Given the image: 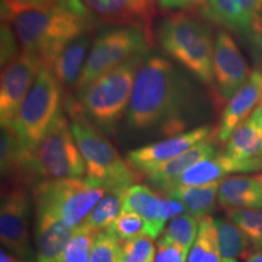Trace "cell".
<instances>
[{
	"label": "cell",
	"mask_w": 262,
	"mask_h": 262,
	"mask_svg": "<svg viewBox=\"0 0 262 262\" xmlns=\"http://www.w3.org/2000/svg\"><path fill=\"white\" fill-rule=\"evenodd\" d=\"M225 155L235 162L242 172L262 169V127L249 118L233 131L227 140Z\"/></svg>",
	"instance_id": "ac0fdd59"
},
{
	"label": "cell",
	"mask_w": 262,
	"mask_h": 262,
	"mask_svg": "<svg viewBox=\"0 0 262 262\" xmlns=\"http://www.w3.org/2000/svg\"><path fill=\"white\" fill-rule=\"evenodd\" d=\"M42 62L32 52L22 50L3 67L0 81V123L12 126L26 96L37 79Z\"/></svg>",
	"instance_id": "8fae6325"
},
{
	"label": "cell",
	"mask_w": 262,
	"mask_h": 262,
	"mask_svg": "<svg viewBox=\"0 0 262 262\" xmlns=\"http://www.w3.org/2000/svg\"><path fill=\"white\" fill-rule=\"evenodd\" d=\"M18 42L11 24L2 22V67H5L18 56L21 52L17 49Z\"/></svg>",
	"instance_id": "e575fe53"
},
{
	"label": "cell",
	"mask_w": 262,
	"mask_h": 262,
	"mask_svg": "<svg viewBox=\"0 0 262 262\" xmlns=\"http://www.w3.org/2000/svg\"><path fill=\"white\" fill-rule=\"evenodd\" d=\"M215 227L221 257L247 260L251 243L244 232L231 220L225 219H215Z\"/></svg>",
	"instance_id": "484cf974"
},
{
	"label": "cell",
	"mask_w": 262,
	"mask_h": 262,
	"mask_svg": "<svg viewBox=\"0 0 262 262\" xmlns=\"http://www.w3.org/2000/svg\"><path fill=\"white\" fill-rule=\"evenodd\" d=\"M24 183L6 182L0 202V241L5 250L26 258L31 255L28 232L29 198Z\"/></svg>",
	"instance_id": "30bf717a"
},
{
	"label": "cell",
	"mask_w": 262,
	"mask_h": 262,
	"mask_svg": "<svg viewBox=\"0 0 262 262\" xmlns=\"http://www.w3.org/2000/svg\"><path fill=\"white\" fill-rule=\"evenodd\" d=\"M199 225L201 220L188 212L175 216L164 228L159 242L176 244L186 251H191L192 245L198 235Z\"/></svg>",
	"instance_id": "83f0119b"
},
{
	"label": "cell",
	"mask_w": 262,
	"mask_h": 262,
	"mask_svg": "<svg viewBox=\"0 0 262 262\" xmlns=\"http://www.w3.org/2000/svg\"><path fill=\"white\" fill-rule=\"evenodd\" d=\"M10 24L22 50L34 54L45 64L67 42L89 33L95 16L83 0H58L19 12Z\"/></svg>",
	"instance_id": "7a4b0ae2"
},
{
	"label": "cell",
	"mask_w": 262,
	"mask_h": 262,
	"mask_svg": "<svg viewBox=\"0 0 262 262\" xmlns=\"http://www.w3.org/2000/svg\"><path fill=\"white\" fill-rule=\"evenodd\" d=\"M104 193L86 179H44L34 183L32 198L35 214H47L75 228L84 224Z\"/></svg>",
	"instance_id": "8992f818"
},
{
	"label": "cell",
	"mask_w": 262,
	"mask_h": 262,
	"mask_svg": "<svg viewBox=\"0 0 262 262\" xmlns=\"http://www.w3.org/2000/svg\"><path fill=\"white\" fill-rule=\"evenodd\" d=\"M153 41L142 29L131 26L103 28L95 37L83 73L77 85V93L124 62L139 55H147Z\"/></svg>",
	"instance_id": "ba28073f"
},
{
	"label": "cell",
	"mask_w": 262,
	"mask_h": 262,
	"mask_svg": "<svg viewBox=\"0 0 262 262\" xmlns=\"http://www.w3.org/2000/svg\"><path fill=\"white\" fill-rule=\"evenodd\" d=\"M255 178H256V180L258 182H260V185L262 186V172H260V173H257L256 176H255Z\"/></svg>",
	"instance_id": "7bdbcfd3"
},
{
	"label": "cell",
	"mask_w": 262,
	"mask_h": 262,
	"mask_svg": "<svg viewBox=\"0 0 262 262\" xmlns=\"http://www.w3.org/2000/svg\"><path fill=\"white\" fill-rule=\"evenodd\" d=\"M250 117L253 118L254 120H256V122L260 124L261 127H262V101H261V103L256 107V110L254 111L253 114H251Z\"/></svg>",
	"instance_id": "ab89813d"
},
{
	"label": "cell",
	"mask_w": 262,
	"mask_h": 262,
	"mask_svg": "<svg viewBox=\"0 0 262 262\" xmlns=\"http://www.w3.org/2000/svg\"><path fill=\"white\" fill-rule=\"evenodd\" d=\"M157 39L168 56L204 84L214 85L215 41L208 26L189 14H173L159 25Z\"/></svg>",
	"instance_id": "277c9868"
},
{
	"label": "cell",
	"mask_w": 262,
	"mask_h": 262,
	"mask_svg": "<svg viewBox=\"0 0 262 262\" xmlns=\"http://www.w3.org/2000/svg\"><path fill=\"white\" fill-rule=\"evenodd\" d=\"M95 17L116 26L142 29L153 41L152 24L157 9L155 0H83Z\"/></svg>",
	"instance_id": "5bb4252c"
},
{
	"label": "cell",
	"mask_w": 262,
	"mask_h": 262,
	"mask_svg": "<svg viewBox=\"0 0 262 262\" xmlns=\"http://www.w3.org/2000/svg\"><path fill=\"white\" fill-rule=\"evenodd\" d=\"M91 45V35L89 33H84L55 52L44 64L55 75L62 90L77 89Z\"/></svg>",
	"instance_id": "2e32d148"
},
{
	"label": "cell",
	"mask_w": 262,
	"mask_h": 262,
	"mask_svg": "<svg viewBox=\"0 0 262 262\" xmlns=\"http://www.w3.org/2000/svg\"><path fill=\"white\" fill-rule=\"evenodd\" d=\"M0 169L8 182L29 185L37 179L31 168V155L22 148L14 127L9 125H2L0 130Z\"/></svg>",
	"instance_id": "d6986e66"
},
{
	"label": "cell",
	"mask_w": 262,
	"mask_h": 262,
	"mask_svg": "<svg viewBox=\"0 0 262 262\" xmlns=\"http://www.w3.org/2000/svg\"><path fill=\"white\" fill-rule=\"evenodd\" d=\"M191 103L188 80L166 58L148 56L141 63L126 111L127 124L137 131L159 126L164 134L178 135Z\"/></svg>",
	"instance_id": "6da1fadb"
},
{
	"label": "cell",
	"mask_w": 262,
	"mask_h": 262,
	"mask_svg": "<svg viewBox=\"0 0 262 262\" xmlns=\"http://www.w3.org/2000/svg\"><path fill=\"white\" fill-rule=\"evenodd\" d=\"M163 195L150 189L148 186H130L124 192V210L136 212L145 221V234L157 239L163 233L165 227V219L162 214Z\"/></svg>",
	"instance_id": "44dd1931"
},
{
	"label": "cell",
	"mask_w": 262,
	"mask_h": 262,
	"mask_svg": "<svg viewBox=\"0 0 262 262\" xmlns=\"http://www.w3.org/2000/svg\"><path fill=\"white\" fill-rule=\"evenodd\" d=\"M124 192L125 191H106L84 224L95 232L110 228L123 210Z\"/></svg>",
	"instance_id": "4316f807"
},
{
	"label": "cell",
	"mask_w": 262,
	"mask_h": 262,
	"mask_svg": "<svg viewBox=\"0 0 262 262\" xmlns=\"http://www.w3.org/2000/svg\"><path fill=\"white\" fill-rule=\"evenodd\" d=\"M58 0H2V22H10L19 12L52 5Z\"/></svg>",
	"instance_id": "836d02e7"
},
{
	"label": "cell",
	"mask_w": 262,
	"mask_h": 262,
	"mask_svg": "<svg viewBox=\"0 0 262 262\" xmlns=\"http://www.w3.org/2000/svg\"><path fill=\"white\" fill-rule=\"evenodd\" d=\"M221 262H238L237 258H222Z\"/></svg>",
	"instance_id": "b9f144b4"
},
{
	"label": "cell",
	"mask_w": 262,
	"mask_h": 262,
	"mask_svg": "<svg viewBox=\"0 0 262 262\" xmlns=\"http://www.w3.org/2000/svg\"><path fill=\"white\" fill-rule=\"evenodd\" d=\"M120 242L110 231L97 232L91 249L90 262H119Z\"/></svg>",
	"instance_id": "d6a6232c"
},
{
	"label": "cell",
	"mask_w": 262,
	"mask_h": 262,
	"mask_svg": "<svg viewBox=\"0 0 262 262\" xmlns=\"http://www.w3.org/2000/svg\"><path fill=\"white\" fill-rule=\"evenodd\" d=\"M97 232L81 224L74 228L62 253L60 262H90L95 235Z\"/></svg>",
	"instance_id": "f1b7e54d"
},
{
	"label": "cell",
	"mask_w": 262,
	"mask_h": 262,
	"mask_svg": "<svg viewBox=\"0 0 262 262\" xmlns=\"http://www.w3.org/2000/svg\"><path fill=\"white\" fill-rule=\"evenodd\" d=\"M160 8L165 10L175 9H188L192 6L202 4L203 0H156Z\"/></svg>",
	"instance_id": "74e56055"
},
{
	"label": "cell",
	"mask_w": 262,
	"mask_h": 262,
	"mask_svg": "<svg viewBox=\"0 0 262 262\" xmlns=\"http://www.w3.org/2000/svg\"><path fill=\"white\" fill-rule=\"evenodd\" d=\"M0 262H21V261H19L18 256H16V255L10 253L8 250L2 249V251H0Z\"/></svg>",
	"instance_id": "f35d334b"
},
{
	"label": "cell",
	"mask_w": 262,
	"mask_h": 262,
	"mask_svg": "<svg viewBox=\"0 0 262 262\" xmlns=\"http://www.w3.org/2000/svg\"><path fill=\"white\" fill-rule=\"evenodd\" d=\"M74 228L47 214H35V262H60Z\"/></svg>",
	"instance_id": "7402d4cb"
},
{
	"label": "cell",
	"mask_w": 262,
	"mask_h": 262,
	"mask_svg": "<svg viewBox=\"0 0 262 262\" xmlns=\"http://www.w3.org/2000/svg\"><path fill=\"white\" fill-rule=\"evenodd\" d=\"M202 11L216 25L250 35L262 18V0H203Z\"/></svg>",
	"instance_id": "9a60e30c"
},
{
	"label": "cell",
	"mask_w": 262,
	"mask_h": 262,
	"mask_svg": "<svg viewBox=\"0 0 262 262\" xmlns=\"http://www.w3.org/2000/svg\"><path fill=\"white\" fill-rule=\"evenodd\" d=\"M250 38L251 42H253L255 58L260 64V71H262V18L255 26L253 32L250 33Z\"/></svg>",
	"instance_id": "8d00e7d4"
},
{
	"label": "cell",
	"mask_w": 262,
	"mask_h": 262,
	"mask_svg": "<svg viewBox=\"0 0 262 262\" xmlns=\"http://www.w3.org/2000/svg\"><path fill=\"white\" fill-rule=\"evenodd\" d=\"M251 73L233 38L226 31L219 32L214 47V84L221 100L227 101L233 96Z\"/></svg>",
	"instance_id": "7c38bea8"
},
{
	"label": "cell",
	"mask_w": 262,
	"mask_h": 262,
	"mask_svg": "<svg viewBox=\"0 0 262 262\" xmlns=\"http://www.w3.org/2000/svg\"><path fill=\"white\" fill-rule=\"evenodd\" d=\"M61 93L62 88L55 75L42 66L12 124L22 148L29 155L60 110Z\"/></svg>",
	"instance_id": "9c48e42d"
},
{
	"label": "cell",
	"mask_w": 262,
	"mask_h": 262,
	"mask_svg": "<svg viewBox=\"0 0 262 262\" xmlns=\"http://www.w3.org/2000/svg\"><path fill=\"white\" fill-rule=\"evenodd\" d=\"M31 168L35 178L44 179H81L86 173L71 123L61 107L31 153Z\"/></svg>",
	"instance_id": "52a82bcc"
},
{
	"label": "cell",
	"mask_w": 262,
	"mask_h": 262,
	"mask_svg": "<svg viewBox=\"0 0 262 262\" xmlns=\"http://www.w3.org/2000/svg\"><path fill=\"white\" fill-rule=\"evenodd\" d=\"M211 135L212 129L209 125L198 126L186 133L130 150L126 160L137 172L146 175Z\"/></svg>",
	"instance_id": "4fadbf2b"
},
{
	"label": "cell",
	"mask_w": 262,
	"mask_h": 262,
	"mask_svg": "<svg viewBox=\"0 0 262 262\" xmlns=\"http://www.w3.org/2000/svg\"><path fill=\"white\" fill-rule=\"evenodd\" d=\"M220 181L203 186H175L163 192L164 195L176 199L185 205L186 210L199 220L210 216L219 202Z\"/></svg>",
	"instance_id": "cb8c5ba5"
},
{
	"label": "cell",
	"mask_w": 262,
	"mask_h": 262,
	"mask_svg": "<svg viewBox=\"0 0 262 262\" xmlns=\"http://www.w3.org/2000/svg\"><path fill=\"white\" fill-rule=\"evenodd\" d=\"M232 172H242L238 164L228 158L225 153L222 155L216 153L215 156L203 159L186 170L171 187L208 185V183L221 181L227 173Z\"/></svg>",
	"instance_id": "d4e9b609"
},
{
	"label": "cell",
	"mask_w": 262,
	"mask_h": 262,
	"mask_svg": "<svg viewBox=\"0 0 262 262\" xmlns=\"http://www.w3.org/2000/svg\"><path fill=\"white\" fill-rule=\"evenodd\" d=\"M66 108L72 118L71 129L74 140L86 165L85 179L104 191H126L135 185L140 179L139 172L84 116L77 101L71 98Z\"/></svg>",
	"instance_id": "3957f363"
},
{
	"label": "cell",
	"mask_w": 262,
	"mask_h": 262,
	"mask_svg": "<svg viewBox=\"0 0 262 262\" xmlns=\"http://www.w3.org/2000/svg\"><path fill=\"white\" fill-rule=\"evenodd\" d=\"M262 101V71L251 73L249 80L228 100L222 112L217 139L221 142L227 141L233 131L243 124L249 114L256 110Z\"/></svg>",
	"instance_id": "e0dca14e"
},
{
	"label": "cell",
	"mask_w": 262,
	"mask_h": 262,
	"mask_svg": "<svg viewBox=\"0 0 262 262\" xmlns=\"http://www.w3.org/2000/svg\"><path fill=\"white\" fill-rule=\"evenodd\" d=\"M155 239L141 234L120 243L119 262H156Z\"/></svg>",
	"instance_id": "4dcf8cb0"
},
{
	"label": "cell",
	"mask_w": 262,
	"mask_h": 262,
	"mask_svg": "<svg viewBox=\"0 0 262 262\" xmlns=\"http://www.w3.org/2000/svg\"><path fill=\"white\" fill-rule=\"evenodd\" d=\"M146 55H139L108 72L78 93L81 112L100 130L112 133L129 107L134 81Z\"/></svg>",
	"instance_id": "5b68a950"
},
{
	"label": "cell",
	"mask_w": 262,
	"mask_h": 262,
	"mask_svg": "<svg viewBox=\"0 0 262 262\" xmlns=\"http://www.w3.org/2000/svg\"><path fill=\"white\" fill-rule=\"evenodd\" d=\"M219 204L225 210L262 208V186L255 176L224 178L219 186Z\"/></svg>",
	"instance_id": "603a6c76"
},
{
	"label": "cell",
	"mask_w": 262,
	"mask_h": 262,
	"mask_svg": "<svg viewBox=\"0 0 262 262\" xmlns=\"http://www.w3.org/2000/svg\"><path fill=\"white\" fill-rule=\"evenodd\" d=\"M245 262H262V250H256L255 253L249 255Z\"/></svg>",
	"instance_id": "60d3db41"
},
{
	"label": "cell",
	"mask_w": 262,
	"mask_h": 262,
	"mask_svg": "<svg viewBox=\"0 0 262 262\" xmlns=\"http://www.w3.org/2000/svg\"><path fill=\"white\" fill-rule=\"evenodd\" d=\"M107 231H110L120 243H123L129 239L145 234V221L136 212L123 209Z\"/></svg>",
	"instance_id": "1f68e13d"
},
{
	"label": "cell",
	"mask_w": 262,
	"mask_h": 262,
	"mask_svg": "<svg viewBox=\"0 0 262 262\" xmlns=\"http://www.w3.org/2000/svg\"><path fill=\"white\" fill-rule=\"evenodd\" d=\"M188 251L172 243H157L156 262H186Z\"/></svg>",
	"instance_id": "d590c367"
},
{
	"label": "cell",
	"mask_w": 262,
	"mask_h": 262,
	"mask_svg": "<svg viewBox=\"0 0 262 262\" xmlns=\"http://www.w3.org/2000/svg\"><path fill=\"white\" fill-rule=\"evenodd\" d=\"M212 136L214 134L183 152L182 155L168 160L159 168L146 173L148 182L162 192L169 189L176 182V180L192 165L216 155V147Z\"/></svg>",
	"instance_id": "ffe728a7"
},
{
	"label": "cell",
	"mask_w": 262,
	"mask_h": 262,
	"mask_svg": "<svg viewBox=\"0 0 262 262\" xmlns=\"http://www.w3.org/2000/svg\"><path fill=\"white\" fill-rule=\"evenodd\" d=\"M228 219L247 235L256 250H262V208L234 209L227 211Z\"/></svg>",
	"instance_id": "f546056e"
}]
</instances>
